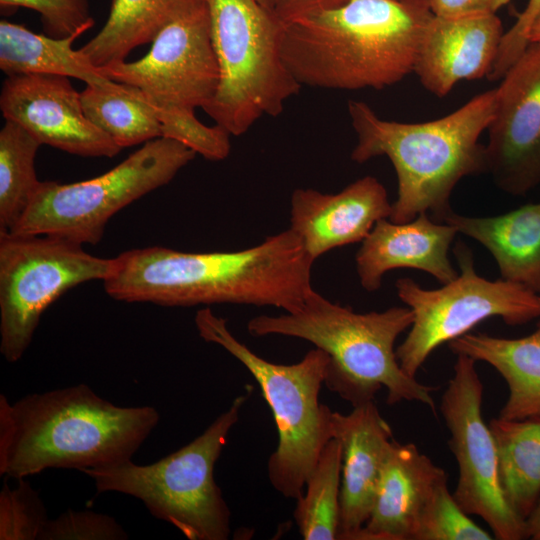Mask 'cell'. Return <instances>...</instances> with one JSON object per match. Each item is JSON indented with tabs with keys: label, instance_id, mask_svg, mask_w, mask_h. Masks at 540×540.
I'll return each mask as SVG.
<instances>
[{
	"label": "cell",
	"instance_id": "1",
	"mask_svg": "<svg viewBox=\"0 0 540 540\" xmlns=\"http://www.w3.org/2000/svg\"><path fill=\"white\" fill-rule=\"evenodd\" d=\"M314 261L291 228L231 252L192 253L162 246L113 258L103 281L117 301L169 307L248 304L295 312L313 290Z\"/></svg>",
	"mask_w": 540,
	"mask_h": 540
},
{
	"label": "cell",
	"instance_id": "2",
	"mask_svg": "<svg viewBox=\"0 0 540 540\" xmlns=\"http://www.w3.org/2000/svg\"><path fill=\"white\" fill-rule=\"evenodd\" d=\"M428 1L350 0L282 24L281 55L301 86L382 89L413 72Z\"/></svg>",
	"mask_w": 540,
	"mask_h": 540
},
{
	"label": "cell",
	"instance_id": "3",
	"mask_svg": "<svg viewBox=\"0 0 540 540\" xmlns=\"http://www.w3.org/2000/svg\"><path fill=\"white\" fill-rule=\"evenodd\" d=\"M152 406H118L86 384L0 394V475L20 479L47 469H96L132 460L157 427Z\"/></svg>",
	"mask_w": 540,
	"mask_h": 540
},
{
	"label": "cell",
	"instance_id": "4",
	"mask_svg": "<svg viewBox=\"0 0 540 540\" xmlns=\"http://www.w3.org/2000/svg\"><path fill=\"white\" fill-rule=\"evenodd\" d=\"M496 107V88L476 95L452 113L428 122L381 119L365 102L348 101L357 136L351 159L364 163L378 156L391 161L397 197L389 219L404 223L421 213L444 222L450 196L465 176L487 172L486 149L479 143Z\"/></svg>",
	"mask_w": 540,
	"mask_h": 540
},
{
	"label": "cell",
	"instance_id": "5",
	"mask_svg": "<svg viewBox=\"0 0 540 540\" xmlns=\"http://www.w3.org/2000/svg\"><path fill=\"white\" fill-rule=\"evenodd\" d=\"M413 323L409 307L357 313L314 289L295 312L259 315L247 323L254 337L282 335L312 343L329 357L324 384L353 407L375 400L382 387L387 403L419 402L435 412V387L407 375L394 349Z\"/></svg>",
	"mask_w": 540,
	"mask_h": 540
},
{
	"label": "cell",
	"instance_id": "6",
	"mask_svg": "<svg viewBox=\"0 0 540 540\" xmlns=\"http://www.w3.org/2000/svg\"><path fill=\"white\" fill-rule=\"evenodd\" d=\"M199 336L221 346L250 372L275 421L278 443L267 462L268 478L282 496L298 499L324 446L333 438V411L319 401L328 355L319 348L297 363L276 364L258 356L229 330L209 307L194 318Z\"/></svg>",
	"mask_w": 540,
	"mask_h": 540
},
{
	"label": "cell",
	"instance_id": "7",
	"mask_svg": "<svg viewBox=\"0 0 540 540\" xmlns=\"http://www.w3.org/2000/svg\"><path fill=\"white\" fill-rule=\"evenodd\" d=\"M250 392L237 396L190 443L154 463L138 465L130 460L82 472L94 481L97 493L137 498L155 518L170 523L190 540H226L231 512L215 481L214 468Z\"/></svg>",
	"mask_w": 540,
	"mask_h": 540
},
{
	"label": "cell",
	"instance_id": "8",
	"mask_svg": "<svg viewBox=\"0 0 540 540\" xmlns=\"http://www.w3.org/2000/svg\"><path fill=\"white\" fill-rule=\"evenodd\" d=\"M219 80L203 109L230 135L245 134L261 117H277L301 85L285 65L282 23L256 0H205Z\"/></svg>",
	"mask_w": 540,
	"mask_h": 540
},
{
	"label": "cell",
	"instance_id": "9",
	"mask_svg": "<svg viewBox=\"0 0 540 540\" xmlns=\"http://www.w3.org/2000/svg\"><path fill=\"white\" fill-rule=\"evenodd\" d=\"M196 155L181 142L160 137L98 177L68 184L41 181L23 217L9 232L95 245L112 216L169 183Z\"/></svg>",
	"mask_w": 540,
	"mask_h": 540
},
{
	"label": "cell",
	"instance_id": "10",
	"mask_svg": "<svg viewBox=\"0 0 540 540\" xmlns=\"http://www.w3.org/2000/svg\"><path fill=\"white\" fill-rule=\"evenodd\" d=\"M460 273L439 289L426 290L410 278L396 281L397 295L413 312L407 337L396 349L402 370L415 377L439 346L469 333L480 322L500 317L522 325L540 317V295L523 285L479 276L465 244L454 249Z\"/></svg>",
	"mask_w": 540,
	"mask_h": 540
},
{
	"label": "cell",
	"instance_id": "11",
	"mask_svg": "<svg viewBox=\"0 0 540 540\" xmlns=\"http://www.w3.org/2000/svg\"><path fill=\"white\" fill-rule=\"evenodd\" d=\"M113 258L54 235L0 232V352L19 361L45 310L69 289L108 277Z\"/></svg>",
	"mask_w": 540,
	"mask_h": 540
},
{
	"label": "cell",
	"instance_id": "12",
	"mask_svg": "<svg viewBox=\"0 0 540 540\" xmlns=\"http://www.w3.org/2000/svg\"><path fill=\"white\" fill-rule=\"evenodd\" d=\"M133 62L99 67L106 78L137 87L163 125V137L183 117L213 99L219 71L203 3L168 24Z\"/></svg>",
	"mask_w": 540,
	"mask_h": 540
},
{
	"label": "cell",
	"instance_id": "13",
	"mask_svg": "<svg viewBox=\"0 0 540 540\" xmlns=\"http://www.w3.org/2000/svg\"><path fill=\"white\" fill-rule=\"evenodd\" d=\"M476 361L458 354L440 411L450 432L448 445L459 470L453 496L469 515L479 516L498 540L526 538L525 520L508 504L500 482L493 434L482 415L483 384Z\"/></svg>",
	"mask_w": 540,
	"mask_h": 540
},
{
	"label": "cell",
	"instance_id": "14",
	"mask_svg": "<svg viewBox=\"0 0 540 540\" xmlns=\"http://www.w3.org/2000/svg\"><path fill=\"white\" fill-rule=\"evenodd\" d=\"M501 79L487 172L504 192L524 195L540 183V42H530Z\"/></svg>",
	"mask_w": 540,
	"mask_h": 540
},
{
	"label": "cell",
	"instance_id": "15",
	"mask_svg": "<svg viewBox=\"0 0 540 540\" xmlns=\"http://www.w3.org/2000/svg\"><path fill=\"white\" fill-rule=\"evenodd\" d=\"M5 120L17 123L41 144L82 157L112 158L121 151L85 115L69 77L27 73L7 76L0 94Z\"/></svg>",
	"mask_w": 540,
	"mask_h": 540
},
{
	"label": "cell",
	"instance_id": "16",
	"mask_svg": "<svg viewBox=\"0 0 540 540\" xmlns=\"http://www.w3.org/2000/svg\"><path fill=\"white\" fill-rule=\"evenodd\" d=\"M391 211L383 184L365 176L334 194L295 189L290 199V228L315 261L332 249L362 242L379 220L389 219Z\"/></svg>",
	"mask_w": 540,
	"mask_h": 540
},
{
	"label": "cell",
	"instance_id": "17",
	"mask_svg": "<svg viewBox=\"0 0 540 540\" xmlns=\"http://www.w3.org/2000/svg\"><path fill=\"white\" fill-rule=\"evenodd\" d=\"M333 438L342 450L340 524L338 539L357 540L368 521L392 429L374 401L353 407L348 414L333 411Z\"/></svg>",
	"mask_w": 540,
	"mask_h": 540
},
{
	"label": "cell",
	"instance_id": "18",
	"mask_svg": "<svg viewBox=\"0 0 540 540\" xmlns=\"http://www.w3.org/2000/svg\"><path fill=\"white\" fill-rule=\"evenodd\" d=\"M504 33L496 14L434 16L420 44L413 72L426 90L444 97L461 80L488 77Z\"/></svg>",
	"mask_w": 540,
	"mask_h": 540
},
{
	"label": "cell",
	"instance_id": "19",
	"mask_svg": "<svg viewBox=\"0 0 540 540\" xmlns=\"http://www.w3.org/2000/svg\"><path fill=\"white\" fill-rule=\"evenodd\" d=\"M452 225L421 213L409 222L379 220L356 254L361 286L376 291L383 276L397 268L425 271L442 284L458 276L449 259V248L457 234Z\"/></svg>",
	"mask_w": 540,
	"mask_h": 540
},
{
	"label": "cell",
	"instance_id": "20",
	"mask_svg": "<svg viewBox=\"0 0 540 540\" xmlns=\"http://www.w3.org/2000/svg\"><path fill=\"white\" fill-rule=\"evenodd\" d=\"M448 480L413 443L393 440L383 464L370 517L357 540H413L436 487Z\"/></svg>",
	"mask_w": 540,
	"mask_h": 540
},
{
	"label": "cell",
	"instance_id": "21",
	"mask_svg": "<svg viewBox=\"0 0 540 540\" xmlns=\"http://www.w3.org/2000/svg\"><path fill=\"white\" fill-rule=\"evenodd\" d=\"M444 222L488 249L502 279L540 294V203L493 217H469L451 210Z\"/></svg>",
	"mask_w": 540,
	"mask_h": 540
},
{
	"label": "cell",
	"instance_id": "22",
	"mask_svg": "<svg viewBox=\"0 0 540 540\" xmlns=\"http://www.w3.org/2000/svg\"><path fill=\"white\" fill-rule=\"evenodd\" d=\"M450 350L491 365L506 381L509 395L500 410L503 419L540 415V321L531 334L517 339L466 333L449 342Z\"/></svg>",
	"mask_w": 540,
	"mask_h": 540
},
{
	"label": "cell",
	"instance_id": "23",
	"mask_svg": "<svg viewBox=\"0 0 540 540\" xmlns=\"http://www.w3.org/2000/svg\"><path fill=\"white\" fill-rule=\"evenodd\" d=\"M204 0H113L102 29L79 50L97 68L123 62Z\"/></svg>",
	"mask_w": 540,
	"mask_h": 540
},
{
	"label": "cell",
	"instance_id": "24",
	"mask_svg": "<svg viewBox=\"0 0 540 540\" xmlns=\"http://www.w3.org/2000/svg\"><path fill=\"white\" fill-rule=\"evenodd\" d=\"M84 32L66 38L37 34L7 20L0 22V69L7 75L41 73L80 79L86 85L111 87L115 84L103 76L73 42Z\"/></svg>",
	"mask_w": 540,
	"mask_h": 540
},
{
	"label": "cell",
	"instance_id": "25",
	"mask_svg": "<svg viewBox=\"0 0 540 540\" xmlns=\"http://www.w3.org/2000/svg\"><path fill=\"white\" fill-rule=\"evenodd\" d=\"M499 463L500 482L509 506L524 520L540 498V415L489 422Z\"/></svg>",
	"mask_w": 540,
	"mask_h": 540
},
{
	"label": "cell",
	"instance_id": "26",
	"mask_svg": "<svg viewBox=\"0 0 540 540\" xmlns=\"http://www.w3.org/2000/svg\"><path fill=\"white\" fill-rule=\"evenodd\" d=\"M80 99L86 117L121 148L163 137L156 111L137 87L86 85Z\"/></svg>",
	"mask_w": 540,
	"mask_h": 540
},
{
	"label": "cell",
	"instance_id": "27",
	"mask_svg": "<svg viewBox=\"0 0 540 540\" xmlns=\"http://www.w3.org/2000/svg\"><path fill=\"white\" fill-rule=\"evenodd\" d=\"M41 145L22 126L5 120L0 130V232L14 229L40 185L35 158Z\"/></svg>",
	"mask_w": 540,
	"mask_h": 540
},
{
	"label": "cell",
	"instance_id": "28",
	"mask_svg": "<svg viewBox=\"0 0 540 540\" xmlns=\"http://www.w3.org/2000/svg\"><path fill=\"white\" fill-rule=\"evenodd\" d=\"M342 450L337 439L324 446L293 516L305 540H335L339 536Z\"/></svg>",
	"mask_w": 540,
	"mask_h": 540
},
{
	"label": "cell",
	"instance_id": "29",
	"mask_svg": "<svg viewBox=\"0 0 540 540\" xmlns=\"http://www.w3.org/2000/svg\"><path fill=\"white\" fill-rule=\"evenodd\" d=\"M457 503L448 480L433 492L420 517L413 540H491L493 535L477 525Z\"/></svg>",
	"mask_w": 540,
	"mask_h": 540
},
{
	"label": "cell",
	"instance_id": "30",
	"mask_svg": "<svg viewBox=\"0 0 540 540\" xmlns=\"http://www.w3.org/2000/svg\"><path fill=\"white\" fill-rule=\"evenodd\" d=\"M39 493L26 478L11 488L4 481L0 491V540H39L48 522Z\"/></svg>",
	"mask_w": 540,
	"mask_h": 540
},
{
	"label": "cell",
	"instance_id": "31",
	"mask_svg": "<svg viewBox=\"0 0 540 540\" xmlns=\"http://www.w3.org/2000/svg\"><path fill=\"white\" fill-rule=\"evenodd\" d=\"M128 534L113 517L92 510H67L49 519L39 540H123Z\"/></svg>",
	"mask_w": 540,
	"mask_h": 540
},
{
	"label": "cell",
	"instance_id": "32",
	"mask_svg": "<svg viewBox=\"0 0 540 540\" xmlns=\"http://www.w3.org/2000/svg\"><path fill=\"white\" fill-rule=\"evenodd\" d=\"M1 7H25L38 12L44 34L66 38L94 25L88 0H0Z\"/></svg>",
	"mask_w": 540,
	"mask_h": 540
},
{
	"label": "cell",
	"instance_id": "33",
	"mask_svg": "<svg viewBox=\"0 0 540 540\" xmlns=\"http://www.w3.org/2000/svg\"><path fill=\"white\" fill-rule=\"evenodd\" d=\"M540 12V0H528L525 9L518 15L513 26L507 30L487 78L501 79L509 67L517 60L529 45V29Z\"/></svg>",
	"mask_w": 540,
	"mask_h": 540
},
{
	"label": "cell",
	"instance_id": "34",
	"mask_svg": "<svg viewBox=\"0 0 540 540\" xmlns=\"http://www.w3.org/2000/svg\"><path fill=\"white\" fill-rule=\"evenodd\" d=\"M509 2L510 0H428L433 15L441 18L496 14Z\"/></svg>",
	"mask_w": 540,
	"mask_h": 540
},
{
	"label": "cell",
	"instance_id": "35",
	"mask_svg": "<svg viewBox=\"0 0 540 540\" xmlns=\"http://www.w3.org/2000/svg\"><path fill=\"white\" fill-rule=\"evenodd\" d=\"M350 0H278L273 14L285 24L296 18L340 7Z\"/></svg>",
	"mask_w": 540,
	"mask_h": 540
},
{
	"label": "cell",
	"instance_id": "36",
	"mask_svg": "<svg viewBox=\"0 0 540 540\" xmlns=\"http://www.w3.org/2000/svg\"><path fill=\"white\" fill-rule=\"evenodd\" d=\"M526 538L540 540V498L532 512L525 519Z\"/></svg>",
	"mask_w": 540,
	"mask_h": 540
},
{
	"label": "cell",
	"instance_id": "37",
	"mask_svg": "<svg viewBox=\"0 0 540 540\" xmlns=\"http://www.w3.org/2000/svg\"><path fill=\"white\" fill-rule=\"evenodd\" d=\"M528 40L529 42H540V12L529 29Z\"/></svg>",
	"mask_w": 540,
	"mask_h": 540
},
{
	"label": "cell",
	"instance_id": "38",
	"mask_svg": "<svg viewBox=\"0 0 540 540\" xmlns=\"http://www.w3.org/2000/svg\"><path fill=\"white\" fill-rule=\"evenodd\" d=\"M262 7L273 12L278 0H256Z\"/></svg>",
	"mask_w": 540,
	"mask_h": 540
},
{
	"label": "cell",
	"instance_id": "39",
	"mask_svg": "<svg viewBox=\"0 0 540 540\" xmlns=\"http://www.w3.org/2000/svg\"><path fill=\"white\" fill-rule=\"evenodd\" d=\"M399 2H418V1H428V0H395Z\"/></svg>",
	"mask_w": 540,
	"mask_h": 540
}]
</instances>
